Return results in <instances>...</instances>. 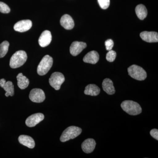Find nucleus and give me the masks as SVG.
<instances>
[{
	"label": "nucleus",
	"instance_id": "f257e3e1",
	"mask_svg": "<svg viewBox=\"0 0 158 158\" xmlns=\"http://www.w3.org/2000/svg\"><path fill=\"white\" fill-rule=\"evenodd\" d=\"M121 107L125 112L132 116L138 115L142 112L140 105L133 101L126 100L123 102Z\"/></svg>",
	"mask_w": 158,
	"mask_h": 158
},
{
	"label": "nucleus",
	"instance_id": "f03ea898",
	"mask_svg": "<svg viewBox=\"0 0 158 158\" xmlns=\"http://www.w3.org/2000/svg\"><path fill=\"white\" fill-rule=\"evenodd\" d=\"M27 59V56L25 51H17L13 54L10 59V67L12 69H16L21 67L25 63Z\"/></svg>",
	"mask_w": 158,
	"mask_h": 158
},
{
	"label": "nucleus",
	"instance_id": "7ed1b4c3",
	"mask_svg": "<svg viewBox=\"0 0 158 158\" xmlns=\"http://www.w3.org/2000/svg\"><path fill=\"white\" fill-rule=\"evenodd\" d=\"M53 63V59L52 57L49 55L44 56L38 65L37 73L40 76L45 75L52 68Z\"/></svg>",
	"mask_w": 158,
	"mask_h": 158
},
{
	"label": "nucleus",
	"instance_id": "20e7f679",
	"mask_svg": "<svg viewBox=\"0 0 158 158\" xmlns=\"http://www.w3.org/2000/svg\"><path fill=\"white\" fill-rule=\"evenodd\" d=\"M81 132L82 129L81 128L76 126L69 127L62 133L60 137V141L65 142L70 139H74L81 135Z\"/></svg>",
	"mask_w": 158,
	"mask_h": 158
},
{
	"label": "nucleus",
	"instance_id": "39448f33",
	"mask_svg": "<svg viewBox=\"0 0 158 158\" xmlns=\"http://www.w3.org/2000/svg\"><path fill=\"white\" fill-rule=\"evenodd\" d=\"M127 70L130 76L138 81H144L147 77L146 71L138 65H131L128 68Z\"/></svg>",
	"mask_w": 158,
	"mask_h": 158
},
{
	"label": "nucleus",
	"instance_id": "423d86ee",
	"mask_svg": "<svg viewBox=\"0 0 158 158\" xmlns=\"http://www.w3.org/2000/svg\"><path fill=\"white\" fill-rule=\"evenodd\" d=\"M65 80V77L63 74L60 72H55L52 74L49 82L51 86L55 90H59Z\"/></svg>",
	"mask_w": 158,
	"mask_h": 158
},
{
	"label": "nucleus",
	"instance_id": "0eeeda50",
	"mask_svg": "<svg viewBox=\"0 0 158 158\" xmlns=\"http://www.w3.org/2000/svg\"><path fill=\"white\" fill-rule=\"evenodd\" d=\"M29 98L31 101L34 102H42L45 99V94L41 89L34 88L32 89L30 92Z\"/></svg>",
	"mask_w": 158,
	"mask_h": 158
},
{
	"label": "nucleus",
	"instance_id": "6e6552de",
	"mask_svg": "<svg viewBox=\"0 0 158 158\" xmlns=\"http://www.w3.org/2000/svg\"><path fill=\"white\" fill-rule=\"evenodd\" d=\"M44 118V115L42 113H35L27 118L25 122L26 124L29 127H34L36 125L42 121Z\"/></svg>",
	"mask_w": 158,
	"mask_h": 158
},
{
	"label": "nucleus",
	"instance_id": "1a4fd4ad",
	"mask_svg": "<svg viewBox=\"0 0 158 158\" xmlns=\"http://www.w3.org/2000/svg\"><path fill=\"white\" fill-rule=\"evenodd\" d=\"M32 22L29 19L23 20L18 22L15 24L14 30L19 32H24L29 31L32 27Z\"/></svg>",
	"mask_w": 158,
	"mask_h": 158
},
{
	"label": "nucleus",
	"instance_id": "9d476101",
	"mask_svg": "<svg viewBox=\"0 0 158 158\" xmlns=\"http://www.w3.org/2000/svg\"><path fill=\"white\" fill-rule=\"evenodd\" d=\"M87 47V44L85 42L74 41L70 47V52L74 56L81 53L84 49Z\"/></svg>",
	"mask_w": 158,
	"mask_h": 158
},
{
	"label": "nucleus",
	"instance_id": "9b49d317",
	"mask_svg": "<svg viewBox=\"0 0 158 158\" xmlns=\"http://www.w3.org/2000/svg\"><path fill=\"white\" fill-rule=\"evenodd\" d=\"M142 40L148 43L158 42V34L156 32L143 31L140 34Z\"/></svg>",
	"mask_w": 158,
	"mask_h": 158
},
{
	"label": "nucleus",
	"instance_id": "f8f14e48",
	"mask_svg": "<svg viewBox=\"0 0 158 158\" xmlns=\"http://www.w3.org/2000/svg\"><path fill=\"white\" fill-rule=\"evenodd\" d=\"M52 40L50 31H45L43 32L39 37V44L41 47L48 46L51 43Z\"/></svg>",
	"mask_w": 158,
	"mask_h": 158
},
{
	"label": "nucleus",
	"instance_id": "ddd939ff",
	"mask_svg": "<svg viewBox=\"0 0 158 158\" xmlns=\"http://www.w3.org/2000/svg\"><path fill=\"white\" fill-rule=\"evenodd\" d=\"M60 24L66 30H70L74 27V22L72 18L69 15L65 14L61 17Z\"/></svg>",
	"mask_w": 158,
	"mask_h": 158
},
{
	"label": "nucleus",
	"instance_id": "4468645a",
	"mask_svg": "<svg viewBox=\"0 0 158 158\" xmlns=\"http://www.w3.org/2000/svg\"><path fill=\"white\" fill-rule=\"evenodd\" d=\"M96 144V142L94 139L88 138L82 143V149L85 153H90L94 150Z\"/></svg>",
	"mask_w": 158,
	"mask_h": 158
},
{
	"label": "nucleus",
	"instance_id": "2eb2a0df",
	"mask_svg": "<svg viewBox=\"0 0 158 158\" xmlns=\"http://www.w3.org/2000/svg\"><path fill=\"white\" fill-rule=\"evenodd\" d=\"M99 59V56L96 51H92L89 52L85 55L83 59V61L86 63L95 64L97 63Z\"/></svg>",
	"mask_w": 158,
	"mask_h": 158
},
{
	"label": "nucleus",
	"instance_id": "dca6fc26",
	"mask_svg": "<svg viewBox=\"0 0 158 158\" xmlns=\"http://www.w3.org/2000/svg\"><path fill=\"white\" fill-rule=\"evenodd\" d=\"M18 141L20 144L29 148H33L35 147V141L30 136L21 135L19 137Z\"/></svg>",
	"mask_w": 158,
	"mask_h": 158
},
{
	"label": "nucleus",
	"instance_id": "f3484780",
	"mask_svg": "<svg viewBox=\"0 0 158 158\" xmlns=\"http://www.w3.org/2000/svg\"><path fill=\"white\" fill-rule=\"evenodd\" d=\"M0 86L4 88L6 92L9 94V96H12L14 94V87L11 81L6 82V80L2 79L0 80Z\"/></svg>",
	"mask_w": 158,
	"mask_h": 158
},
{
	"label": "nucleus",
	"instance_id": "a211bd4d",
	"mask_svg": "<svg viewBox=\"0 0 158 158\" xmlns=\"http://www.w3.org/2000/svg\"><path fill=\"white\" fill-rule=\"evenodd\" d=\"M102 88L105 92L110 95H112L115 93L113 82L110 79L106 78L102 82Z\"/></svg>",
	"mask_w": 158,
	"mask_h": 158
},
{
	"label": "nucleus",
	"instance_id": "6ab92c4d",
	"mask_svg": "<svg viewBox=\"0 0 158 158\" xmlns=\"http://www.w3.org/2000/svg\"><path fill=\"white\" fill-rule=\"evenodd\" d=\"M100 92V89L95 85L90 84L87 85L85 88V93L86 95H90V96H97Z\"/></svg>",
	"mask_w": 158,
	"mask_h": 158
},
{
	"label": "nucleus",
	"instance_id": "aec40b11",
	"mask_svg": "<svg viewBox=\"0 0 158 158\" xmlns=\"http://www.w3.org/2000/svg\"><path fill=\"white\" fill-rule=\"evenodd\" d=\"M18 81V86L20 89L24 90L27 88L30 84L29 79L24 76L22 73H20L16 77Z\"/></svg>",
	"mask_w": 158,
	"mask_h": 158
},
{
	"label": "nucleus",
	"instance_id": "412c9836",
	"mask_svg": "<svg viewBox=\"0 0 158 158\" xmlns=\"http://www.w3.org/2000/svg\"><path fill=\"white\" fill-rule=\"evenodd\" d=\"M135 12L137 16L140 19H144L147 17V9L146 7L142 4H140L136 6Z\"/></svg>",
	"mask_w": 158,
	"mask_h": 158
},
{
	"label": "nucleus",
	"instance_id": "4be33fe9",
	"mask_svg": "<svg viewBox=\"0 0 158 158\" xmlns=\"http://www.w3.org/2000/svg\"><path fill=\"white\" fill-rule=\"evenodd\" d=\"M9 43L8 41H4L0 44V58L5 56L9 50Z\"/></svg>",
	"mask_w": 158,
	"mask_h": 158
},
{
	"label": "nucleus",
	"instance_id": "5701e85b",
	"mask_svg": "<svg viewBox=\"0 0 158 158\" xmlns=\"http://www.w3.org/2000/svg\"><path fill=\"white\" fill-rule=\"evenodd\" d=\"M116 53L114 51L110 50L106 54V59L108 62H113L116 59Z\"/></svg>",
	"mask_w": 158,
	"mask_h": 158
},
{
	"label": "nucleus",
	"instance_id": "b1692460",
	"mask_svg": "<svg viewBox=\"0 0 158 158\" xmlns=\"http://www.w3.org/2000/svg\"><path fill=\"white\" fill-rule=\"evenodd\" d=\"M10 11V9L8 5L2 2H0V12L7 14L9 13Z\"/></svg>",
	"mask_w": 158,
	"mask_h": 158
},
{
	"label": "nucleus",
	"instance_id": "393cba45",
	"mask_svg": "<svg viewBox=\"0 0 158 158\" xmlns=\"http://www.w3.org/2000/svg\"><path fill=\"white\" fill-rule=\"evenodd\" d=\"M98 2L102 9H106L110 5V0H98Z\"/></svg>",
	"mask_w": 158,
	"mask_h": 158
},
{
	"label": "nucleus",
	"instance_id": "a878e982",
	"mask_svg": "<svg viewBox=\"0 0 158 158\" xmlns=\"http://www.w3.org/2000/svg\"><path fill=\"white\" fill-rule=\"evenodd\" d=\"M105 45H106V49L107 50L109 51L111 50L113 48L114 46V42L112 40L109 39L106 40L105 42Z\"/></svg>",
	"mask_w": 158,
	"mask_h": 158
},
{
	"label": "nucleus",
	"instance_id": "bb28decb",
	"mask_svg": "<svg viewBox=\"0 0 158 158\" xmlns=\"http://www.w3.org/2000/svg\"><path fill=\"white\" fill-rule=\"evenodd\" d=\"M151 135L156 140H158V130L156 129L152 130L150 132Z\"/></svg>",
	"mask_w": 158,
	"mask_h": 158
}]
</instances>
